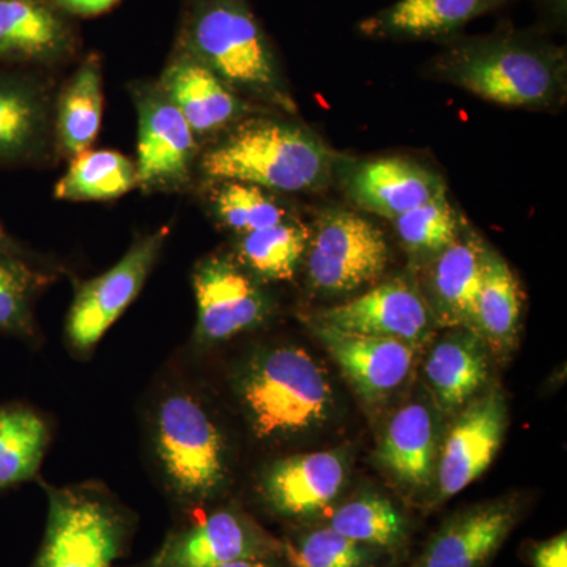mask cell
Returning a JSON list of instances; mask_svg holds the SVG:
<instances>
[{
    "label": "cell",
    "instance_id": "obj_31",
    "mask_svg": "<svg viewBox=\"0 0 567 567\" xmlns=\"http://www.w3.org/2000/svg\"><path fill=\"white\" fill-rule=\"evenodd\" d=\"M48 279L24 259L14 241L0 244V333L33 334V301Z\"/></svg>",
    "mask_w": 567,
    "mask_h": 567
},
{
    "label": "cell",
    "instance_id": "obj_14",
    "mask_svg": "<svg viewBox=\"0 0 567 567\" xmlns=\"http://www.w3.org/2000/svg\"><path fill=\"white\" fill-rule=\"evenodd\" d=\"M338 174L358 208L393 219L447 193L446 183L431 167L405 156H380L349 163Z\"/></svg>",
    "mask_w": 567,
    "mask_h": 567
},
{
    "label": "cell",
    "instance_id": "obj_11",
    "mask_svg": "<svg viewBox=\"0 0 567 567\" xmlns=\"http://www.w3.org/2000/svg\"><path fill=\"white\" fill-rule=\"evenodd\" d=\"M193 286L199 344H219L254 330L270 317L274 308L252 276L227 257L212 256L197 264Z\"/></svg>",
    "mask_w": 567,
    "mask_h": 567
},
{
    "label": "cell",
    "instance_id": "obj_3",
    "mask_svg": "<svg viewBox=\"0 0 567 567\" xmlns=\"http://www.w3.org/2000/svg\"><path fill=\"white\" fill-rule=\"evenodd\" d=\"M178 50L265 111L298 112L274 43L246 0H192Z\"/></svg>",
    "mask_w": 567,
    "mask_h": 567
},
{
    "label": "cell",
    "instance_id": "obj_30",
    "mask_svg": "<svg viewBox=\"0 0 567 567\" xmlns=\"http://www.w3.org/2000/svg\"><path fill=\"white\" fill-rule=\"evenodd\" d=\"M328 527L372 550H398L409 536V524L388 498L369 494L350 499L331 514Z\"/></svg>",
    "mask_w": 567,
    "mask_h": 567
},
{
    "label": "cell",
    "instance_id": "obj_24",
    "mask_svg": "<svg viewBox=\"0 0 567 567\" xmlns=\"http://www.w3.org/2000/svg\"><path fill=\"white\" fill-rule=\"evenodd\" d=\"M424 375L436 404L445 412H458L486 388L491 352L468 328H451L429 350Z\"/></svg>",
    "mask_w": 567,
    "mask_h": 567
},
{
    "label": "cell",
    "instance_id": "obj_23",
    "mask_svg": "<svg viewBox=\"0 0 567 567\" xmlns=\"http://www.w3.org/2000/svg\"><path fill=\"white\" fill-rule=\"evenodd\" d=\"M439 447L434 412L424 402H412L391 417L375 458L398 484L423 491L434 484Z\"/></svg>",
    "mask_w": 567,
    "mask_h": 567
},
{
    "label": "cell",
    "instance_id": "obj_18",
    "mask_svg": "<svg viewBox=\"0 0 567 567\" xmlns=\"http://www.w3.org/2000/svg\"><path fill=\"white\" fill-rule=\"evenodd\" d=\"M74 50L73 28L52 0H0V65L50 69Z\"/></svg>",
    "mask_w": 567,
    "mask_h": 567
},
{
    "label": "cell",
    "instance_id": "obj_34",
    "mask_svg": "<svg viewBox=\"0 0 567 567\" xmlns=\"http://www.w3.org/2000/svg\"><path fill=\"white\" fill-rule=\"evenodd\" d=\"M282 554L292 567H374L377 550L323 527L284 544Z\"/></svg>",
    "mask_w": 567,
    "mask_h": 567
},
{
    "label": "cell",
    "instance_id": "obj_27",
    "mask_svg": "<svg viewBox=\"0 0 567 567\" xmlns=\"http://www.w3.org/2000/svg\"><path fill=\"white\" fill-rule=\"evenodd\" d=\"M137 186L136 163L115 151H89L71 158L69 171L54 188L55 199L106 203Z\"/></svg>",
    "mask_w": 567,
    "mask_h": 567
},
{
    "label": "cell",
    "instance_id": "obj_39",
    "mask_svg": "<svg viewBox=\"0 0 567 567\" xmlns=\"http://www.w3.org/2000/svg\"><path fill=\"white\" fill-rule=\"evenodd\" d=\"M152 567H163L162 565H159V561H158V558L155 559V563H153V566Z\"/></svg>",
    "mask_w": 567,
    "mask_h": 567
},
{
    "label": "cell",
    "instance_id": "obj_33",
    "mask_svg": "<svg viewBox=\"0 0 567 567\" xmlns=\"http://www.w3.org/2000/svg\"><path fill=\"white\" fill-rule=\"evenodd\" d=\"M391 224L406 252L432 260L456 240L462 218L447 199V193H443L431 203L398 216Z\"/></svg>",
    "mask_w": 567,
    "mask_h": 567
},
{
    "label": "cell",
    "instance_id": "obj_25",
    "mask_svg": "<svg viewBox=\"0 0 567 567\" xmlns=\"http://www.w3.org/2000/svg\"><path fill=\"white\" fill-rule=\"evenodd\" d=\"M522 303L524 298L516 275L506 260L487 246L475 315L468 330H472L495 357L509 353L517 344Z\"/></svg>",
    "mask_w": 567,
    "mask_h": 567
},
{
    "label": "cell",
    "instance_id": "obj_37",
    "mask_svg": "<svg viewBox=\"0 0 567 567\" xmlns=\"http://www.w3.org/2000/svg\"><path fill=\"white\" fill-rule=\"evenodd\" d=\"M221 567H278L271 561V558H245L237 559V561L229 563Z\"/></svg>",
    "mask_w": 567,
    "mask_h": 567
},
{
    "label": "cell",
    "instance_id": "obj_4",
    "mask_svg": "<svg viewBox=\"0 0 567 567\" xmlns=\"http://www.w3.org/2000/svg\"><path fill=\"white\" fill-rule=\"evenodd\" d=\"M237 394L252 432L276 440L305 434L327 420L333 393L323 369L300 347H276L249 358Z\"/></svg>",
    "mask_w": 567,
    "mask_h": 567
},
{
    "label": "cell",
    "instance_id": "obj_19",
    "mask_svg": "<svg viewBox=\"0 0 567 567\" xmlns=\"http://www.w3.org/2000/svg\"><path fill=\"white\" fill-rule=\"evenodd\" d=\"M282 544L241 514L219 509L171 537L159 551L163 567H221L237 559L274 558Z\"/></svg>",
    "mask_w": 567,
    "mask_h": 567
},
{
    "label": "cell",
    "instance_id": "obj_36",
    "mask_svg": "<svg viewBox=\"0 0 567 567\" xmlns=\"http://www.w3.org/2000/svg\"><path fill=\"white\" fill-rule=\"evenodd\" d=\"M118 0H52L66 17H99L106 13Z\"/></svg>",
    "mask_w": 567,
    "mask_h": 567
},
{
    "label": "cell",
    "instance_id": "obj_12",
    "mask_svg": "<svg viewBox=\"0 0 567 567\" xmlns=\"http://www.w3.org/2000/svg\"><path fill=\"white\" fill-rule=\"evenodd\" d=\"M507 429L505 395L498 390L477 395L451 424L439 447L434 506L461 494L492 465Z\"/></svg>",
    "mask_w": 567,
    "mask_h": 567
},
{
    "label": "cell",
    "instance_id": "obj_7",
    "mask_svg": "<svg viewBox=\"0 0 567 567\" xmlns=\"http://www.w3.org/2000/svg\"><path fill=\"white\" fill-rule=\"evenodd\" d=\"M128 522L102 496L50 491L47 535L33 567H112Z\"/></svg>",
    "mask_w": 567,
    "mask_h": 567
},
{
    "label": "cell",
    "instance_id": "obj_6",
    "mask_svg": "<svg viewBox=\"0 0 567 567\" xmlns=\"http://www.w3.org/2000/svg\"><path fill=\"white\" fill-rule=\"evenodd\" d=\"M390 259L385 234L360 213L328 208L309 227L306 279L324 297H342L375 286Z\"/></svg>",
    "mask_w": 567,
    "mask_h": 567
},
{
    "label": "cell",
    "instance_id": "obj_20",
    "mask_svg": "<svg viewBox=\"0 0 567 567\" xmlns=\"http://www.w3.org/2000/svg\"><path fill=\"white\" fill-rule=\"evenodd\" d=\"M346 480L344 456L338 451H317L268 466L260 492L278 516L305 518L327 509L341 494Z\"/></svg>",
    "mask_w": 567,
    "mask_h": 567
},
{
    "label": "cell",
    "instance_id": "obj_8",
    "mask_svg": "<svg viewBox=\"0 0 567 567\" xmlns=\"http://www.w3.org/2000/svg\"><path fill=\"white\" fill-rule=\"evenodd\" d=\"M132 92L137 112V186L147 193L185 192L197 173L199 141L156 82H142Z\"/></svg>",
    "mask_w": 567,
    "mask_h": 567
},
{
    "label": "cell",
    "instance_id": "obj_17",
    "mask_svg": "<svg viewBox=\"0 0 567 567\" xmlns=\"http://www.w3.org/2000/svg\"><path fill=\"white\" fill-rule=\"evenodd\" d=\"M309 327L364 401H383L412 374L417 350L399 339L349 333L316 322Z\"/></svg>",
    "mask_w": 567,
    "mask_h": 567
},
{
    "label": "cell",
    "instance_id": "obj_22",
    "mask_svg": "<svg viewBox=\"0 0 567 567\" xmlns=\"http://www.w3.org/2000/svg\"><path fill=\"white\" fill-rule=\"evenodd\" d=\"M506 0H398L358 25L380 40H442L502 7Z\"/></svg>",
    "mask_w": 567,
    "mask_h": 567
},
{
    "label": "cell",
    "instance_id": "obj_9",
    "mask_svg": "<svg viewBox=\"0 0 567 567\" xmlns=\"http://www.w3.org/2000/svg\"><path fill=\"white\" fill-rule=\"evenodd\" d=\"M167 240V229L137 238L111 270L81 284L66 320V336L78 352H89L136 300Z\"/></svg>",
    "mask_w": 567,
    "mask_h": 567
},
{
    "label": "cell",
    "instance_id": "obj_13",
    "mask_svg": "<svg viewBox=\"0 0 567 567\" xmlns=\"http://www.w3.org/2000/svg\"><path fill=\"white\" fill-rule=\"evenodd\" d=\"M55 147L51 84L25 69H0V166H40ZM58 148V147H55Z\"/></svg>",
    "mask_w": 567,
    "mask_h": 567
},
{
    "label": "cell",
    "instance_id": "obj_26",
    "mask_svg": "<svg viewBox=\"0 0 567 567\" xmlns=\"http://www.w3.org/2000/svg\"><path fill=\"white\" fill-rule=\"evenodd\" d=\"M103 70L91 54L78 66L54 102L55 147L73 158L89 151L102 128Z\"/></svg>",
    "mask_w": 567,
    "mask_h": 567
},
{
    "label": "cell",
    "instance_id": "obj_1",
    "mask_svg": "<svg viewBox=\"0 0 567 567\" xmlns=\"http://www.w3.org/2000/svg\"><path fill=\"white\" fill-rule=\"evenodd\" d=\"M271 111L249 115L200 151L197 174L215 182L251 183L267 192L327 188L342 158L308 126Z\"/></svg>",
    "mask_w": 567,
    "mask_h": 567
},
{
    "label": "cell",
    "instance_id": "obj_2",
    "mask_svg": "<svg viewBox=\"0 0 567 567\" xmlns=\"http://www.w3.org/2000/svg\"><path fill=\"white\" fill-rule=\"evenodd\" d=\"M431 74L486 102L516 110H554L566 100V51L527 33L453 41L432 61Z\"/></svg>",
    "mask_w": 567,
    "mask_h": 567
},
{
    "label": "cell",
    "instance_id": "obj_5",
    "mask_svg": "<svg viewBox=\"0 0 567 567\" xmlns=\"http://www.w3.org/2000/svg\"><path fill=\"white\" fill-rule=\"evenodd\" d=\"M153 445L171 491L183 502H204L226 486V442L193 395L175 393L163 399L153 423Z\"/></svg>",
    "mask_w": 567,
    "mask_h": 567
},
{
    "label": "cell",
    "instance_id": "obj_28",
    "mask_svg": "<svg viewBox=\"0 0 567 567\" xmlns=\"http://www.w3.org/2000/svg\"><path fill=\"white\" fill-rule=\"evenodd\" d=\"M309 241V226L293 216L238 235L237 257L240 267L264 281H289L303 264Z\"/></svg>",
    "mask_w": 567,
    "mask_h": 567
},
{
    "label": "cell",
    "instance_id": "obj_10",
    "mask_svg": "<svg viewBox=\"0 0 567 567\" xmlns=\"http://www.w3.org/2000/svg\"><path fill=\"white\" fill-rule=\"evenodd\" d=\"M308 319L349 333L399 339L416 350L432 338L436 324L424 293L405 276L377 282L353 300L319 309Z\"/></svg>",
    "mask_w": 567,
    "mask_h": 567
},
{
    "label": "cell",
    "instance_id": "obj_32",
    "mask_svg": "<svg viewBox=\"0 0 567 567\" xmlns=\"http://www.w3.org/2000/svg\"><path fill=\"white\" fill-rule=\"evenodd\" d=\"M212 212L219 223L238 235L275 226L289 218V210L274 193L251 183H213Z\"/></svg>",
    "mask_w": 567,
    "mask_h": 567
},
{
    "label": "cell",
    "instance_id": "obj_15",
    "mask_svg": "<svg viewBox=\"0 0 567 567\" xmlns=\"http://www.w3.org/2000/svg\"><path fill=\"white\" fill-rule=\"evenodd\" d=\"M516 496L468 507L447 518L409 567H487L522 517Z\"/></svg>",
    "mask_w": 567,
    "mask_h": 567
},
{
    "label": "cell",
    "instance_id": "obj_16",
    "mask_svg": "<svg viewBox=\"0 0 567 567\" xmlns=\"http://www.w3.org/2000/svg\"><path fill=\"white\" fill-rule=\"evenodd\" d=\"M156 84L182 112L199 144L265 111L246 102L204 63L181 50L175 52Z\"/></svg>",
    "mask_w": 567,
    "mask_h": 567
},
{
    "label": "cell",
    "instance_id": "obj_38",
    "mask_svg": "<svg viewBox=\"0 0 567 567\" xmlns=\"http://www.w3.org/2000/svg\"><path fill=\"white\" fill-rule=\"evenodd\" d=\"M9 241L13 240L7 235L6 229H3L2 224H0V244H9Z\"/></svg>",
    "mask_w": 567,
    "mask_h": 567
},
{
    "label": "cell",
    "instance_id": "obj_29",
    "mask_svg": "<svg viewBox=\"0 0 567 567\" xmlns=\"http://www.w3.org/2000/svg\"><path fill=\"white\" fill-rule=\"evenodd\" d=\"M48 445L43 417L24 405L0 406V491L31 480Z\"/></svg>",
    "mask_w": 567,
    "mask_h": 567
},
{
    "label": "cell",
    "instance_id": "obj_35",
    "mask_svg": "<svg viewBox=\"0 0 567 567\" xmlns=\"http://www.w3.org/2000/svg\"><path fill=\"white\" fill-rule=\"evenodd\" d=\"M535 567H567V535L566 532L537 543L529 550Z\"/></svg>",
    "mask_w": 567,
    "mask_h": 567
},
{
    "label": "cell",
    "instance_id": "obj_21",
    "mask_svg": "<svg viewBox=\"0 0 567 567\" xmlns=\"http://www.w3.org/2000/svg\"><path fill=\"white\" fill-rule=\"evenodd\" d=\"M487 245L462 221L461 233L431 260L424 293L436 324L470 328Z\"/></svg>",
    "mask_w": 567,
    "mask_h": 567
}]
</instances>
